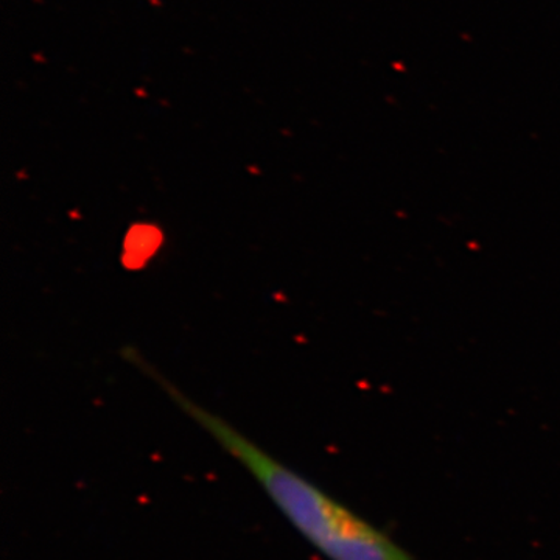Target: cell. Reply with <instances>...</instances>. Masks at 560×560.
<instances>
[{
  "instance_id": "1",
  "label": "cell",
  "mask_w": 560,
  "mask_h": 560,
  "mask_svg": "<svg viewBox=\"0 0 560 560\" xmlns=\"http://www.w3.org/2000/svg\"><path fill=\"white\" fill-rule=\"evenodd\" d=\"M168 397L259 482L280 514L327 560H412L385 533L156 375Z\"/></svg>"
}]
</instances>
